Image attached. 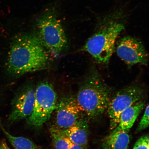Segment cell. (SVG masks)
Segmentation results:
<instances>
[{"mask_svg": "<svg viewBox=\"0 0 149 149\" xmlns=\"http://www.w3.org/2000/svg\"><path fill=\"white\" fill-rule=\"evenodd\" d=\"M0 149H10L6 141L3 140L0 144Z\"/></svg>", "mask_w": 149, "mask_h": 149, "instance_id": "obj_17", "label": "cell"}, {"mask_svg": "<svg viewBox=\"0 0 149 149\" xmlns=\"http://www.w3.org/2000/svg\"><path fill=\"white\" fill-rule=\"evenodd\" d=\"M143 96V89L138 86H131L121 89L111 97L107 109L111 130H114L118 125L121 113L141 100Z\"/></svg>", "mask_w": 149, "mask_h": 149, "instance_id": "obj_6", "label": "cell"}, {"mask_svg": "<svg viewBox=\"0 0 149 149\" xmlns=\"http://www.w3.org/2000/svg\"><path fill=\"white\" fill-rule=\"evenodd\" d=\"M0 127L14 149H37L36 145L31 140L25 137L11 135L3 128L1 120Z\"/></svg>", "mask_w": 149, "mask_h": 149, "instance_id": "obj_13", "label": "cell"}, {"mask_svg": "<svg viewBox=\"0 0 149 149\" xmlns=\"http://www.w3.org/2000/svg\"><path fill=\"white\" fill-rule=\"evenodd\" d=\"M149 106L148 104L146 106L144 115L141 118L138 126L136 129L137 132L142 131L148 128L149 124Z\"/></svg>", "mask_w": 149, "mask_h": 149, "instance_id": "obj_15", "label": "cell"}, {"mask_svg": "<svg viewBox=\"0 0 149 149\" xmlns=\"http://www.w3.org/2000/svg\"><path fill=\"white\" fill-rule=\"evenodd\" d=\"M129 130L112 132L104 139V149H128L130 140Z\"/></svg>", "mask_w": 149, "mask_h": 149, "instance_id": "obj_12", "label": "cell"}, {"mask_svg": "<svg viewBox=\"0 0 149 149\" xmlns=\"http://www.w3.org/2000/svg\"><path fill=\"white\" fill-rule=\"evenodd\" d=\"M50 61L49 52L35 34L19 33L14 37L8 52L6 71L15 77L44 69Z\"/></svg>", "mask_w": 149, "mask_h": 149, "instance_id": "obj_1", "label": "cell"}, {"mask_svg": "<svg viewBox=\"0 0 149 149\" xmlns=\"http://www.w3.org/2000/svg\"><path fill=\"white\" fill-rule=\"evenodd\" d=\"M133 149H149L148 136H143L140 138L136 142Z\"/></svg>", "mask_w": 149, "mask_h": 149, "instance_id": "obj_16", "label": "cell"}, {"mask_svg": "<svg viewBox=\"0 0 149 149\" xmlns=\"http://www.w3.org/2000/svg\"><path fill=\"white\" fill-rule=\"evenodd\" d=\"M54 149H70L72 143L62 130L53 126L50 130Z\"/></svg>", "mask_w": 149, "mask_h": 149, "instance_id": "obj_14", "label": "cell"}, {"mask_svg": "<svg viewBox=\"0 0 149 149\" xmlns=\"http://www.w3.org/2000/svg\"><path fill=\"white\" fill-rule=\"evenodd\" d=\"M88 125L83 118L68 129L63 130L72 144L87 148L88 141Z\"/></svg>", "mask_w": 149, "mask_h": 149, "instance_id": "obj_10", "label": "cell"}, {"mask_svg": "<svg viewBox=\"0 0 149 149\" xmlns=\"http://www.w3.org/2000/svg\"><path fill=\"white\" fill-rule=\"evenodd\" d=\"M145 107L144 102L140 100L127 108L121 113L118 125L113 132L130 130Z\"/></svg>", "mask_w": 149, "mask_h": 149, "instance_id": "obj_11", "label": "cell"}, {"mask_svg": "<svg viewBox=\"0 0 149 149\" xmlns=\"http://www.w3.org/2000/svg\"><path fill=\"white\" fill-rule=\"evenodd\" d=\"M70 149H87L79 145L72 144Z\"/></svg>", "mask_w": 149, "mask_h": 149, "instance_id": "obj_18", "label": "cell"}, {"mask_svg": "<svg viewBox=\"0 0 149 149\" xmlns=\"http://www.w3.org/2000/svg\"><path fill=\"white\" fill-rule=\"evenodd\" d=\"M117 55L130 67L136 64L146 65L148 54L142 42L135 37H123L117 44Z\"/></svg>", "mask_w": 149, "mask_h": 149, "instance_id": "obj_7", "label": "cell"}, {"mask_svg": "<svg viewBox=\"0 0 149 149\" xmlns=\"http://www.w3.org/2000/svg\"><path fill=\"white\" fill-rule=\"evenodd\" d=\"M35 89L32 86L24 88L16 96L12 102V110L8 120L15 122L29 117L34 107Z\"/></svg>", "mask_w": 149, "mask_h": 149, "instance_id": "obj_9", "label": "cell"}, {"mask_svg": "<svg viewBox=\"0 0 149 149\" xmlns=\"http://www.w3.org/2000/svg\"><path fill=\"white\" fill-rule=\"evenodd\" d=\"M111 90L96 71L91 72L80 87L75 99L80 109L89 118H97L107 110Z\"/></svg>", "mask_w": 149, "mask_h": 149, "instance_id": "obj_2", "label": "cell"}, {"mask_svg": "<svg viewBox=\"0 0 149 149\" xmlns=\"http://www.w3.org/2000/svg\"><path fill=\"white\" fill-rule=\"evenodd\" d=\"M124 28V23L116 16L108 17L87 40L81 51L90 54L96 63L107 64L114 51L116 39Z\"/></svg>", "mask_w": 149, "mask_h": 149, "instance_id": "obj_3", "label": "cell"}, {"mask_svg": "<svg viewBox=\"0 0 149 149\" xmlns=\"http://www.w3.org/2000/svg\"><path fill=\"white\" fill-rule=\"evenodd\" d=\"M36 36L46 49L58 57L67 47L68 38L55 8L50 7L42 13L36 24Z\"/></svg>", "mask_w": 149, "mask_h": 149, "instance_id": "obj_4", "label": "cell"}, {"mask_svg": "<svg viewBox=\"0 0 149 149\" xmlns=\"http://www.w3.org/2000/svg\"><path fill=\"white\" fill-rule=\"evenodd\" d=\"M56 115V127L64 130L71 127L83 118L84 113L76 102L75 97H65L57 103Z\"/></svg>", "mask_w": 149, "mask_h": 149, "instance_id": "obj_8", "label": "cell"}, {"mask_svg": "<svg viewBox=\"0 0 149 149\" xmlns=\"http://www.w3.org/2000/svg\"><path fill=\"white\" fill-rule=\"evenodd\" d=\"M57 103V94L53 85L47 81L39 84L35 89L34 107L28 117V124L35 127L42 126L50 118Z\"/></svg>", "mask_w": 149, "mask_h": 149, "instance_id": "obj_5", "label": "cell"}]
</instances>
